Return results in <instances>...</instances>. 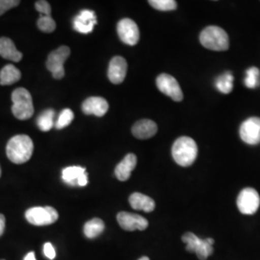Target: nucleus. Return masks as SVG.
<instances>
[{
    "instance_id": "1",
    "label": "nucleus",
    "mask_w": 260,
    "mask_h": 260,
    "mask_svg": "<svg viewBox=\"0 0 260 260\" xmlns=\"http://www.w3.org/2000/svg\"><path fill=\"white\" fill-rule=\"evenodd\" d=\"M34 150V144L27 135H16L10 139L6 153L10 160L15 164H23L31 158Z\"/></svg>"
},
{
    "instance_id": "2",
    "label": "nucleus",
    "mask_w": 260,
    "mask_h": 260,
    "mask_svg": "<svg viewBox=\"0 0 260 260\" xmlns=\"http://www.w3.org/2000/svg\"><path fill=\"white\" fill-rule=\"evenodd\" d=\"M172 154L174 160L179 166L189 167L196 161L198 155V146L192 138L182 136L174 143Z\"/></svg>"
},
{
    "instance_id": "3",
    "label": "nucleus",
    "mask_w": 260,
    "mask_h": 260,
    "mask_svg": "<svg viewBox=\"0 0 260 260\" xmlns=\"http://www.w3.org/2000/svg\"><path fill=\"white\" fill-rule=\"evenodd\" d=\"M201 44L207 49L214 51H224L230 47V39L223 28L207 26L200 35Z\"/></svg>"
},
{
    "instance_id": "4",
    "label": "nucleus",
    "mask_w": 260,
    "mask_h": 260,
    "mask_svg": "<svg viewBox=\"0 0 260 260\" xmlns=\"http://www.w3.org/2000/svg\"><path fill=\"white\" fill-rule=\"evenodd\" d=\"M13 115L21 121L30 119L34 114L33 101L30 93L25 88H18L12 93Z\"/></svg>"
},
{
    "instance_id": "5",
    "label": "nucleus",
    "mask_w": 260,
    "mask_h": 260,
    "mask_svg": "<svg viewBox=\"0 0 260 260\" xmlns=\"http://www.w3.org/2000/svg\"><path fill=\"white\" fill-rule=\"evenodd\" d=\"M182 241L186 244V250L196 252L200 260H205L213 253V238L201 239L194 233H187L182 236Z\"/></svg>"
},
{
    "instance_id": "6",
    "label": "nucleus",
    "mask_w": 260,
    "mask_h": 260,
    "mask_svg": "<svg viewBox=\"0 0 260 260\" xmlns=\"http://www.w3.org/2000/svg\"><path fill=\"white\" fill-rule=\"evenodd\" d=\"M70 55L71 48L67 46H62L50 52L47 57L46 66L55 79H62L65 76L64 64Z\"/></svg>"
},
{
    "instance_id": "7",
    "label": "nucleus",
    "mask_w": 260,
    "mask_h": 260,
    "mask_svg": "<svg viewBox=\"0 0 260 260\" xmlns=\"http://www.w3.org/2000/svg\"><path fill=\"white\" fill-rule=\"evenodd\" d=\"M58 217L57 210L51 206L32 207L25 212V218L28 222L38 226L52 224L58 220Z\"/></svg>"
},
{
    "instance_id": "8",
    "label": "nucleus",
    "mask_w": 260,
    "mask_h": 260,
    "mask_svg": "<svg viewBox=\"0 0 260 260\" xmlns=\"http://www.w3.org/2000/svg\"><path fill=\"white\" fill-rule=\"evenodd\" d=\"M259 205V194L253 188L243 189L237 198V207L242 214L252 215L258 210Z\"/></svg>"
},
{
    "instance_id": "9",
    "label": "nucleus",
    "mask_w": 260,
    "mask_h": 260,
    "mask_svg": "<svg viewBox=\"0 0 260 260\" xmlns=\"http://www.w3.org/2000/svg\"><path fill=\"white\" fill-rule=\"evenodd\" d=\"M156 85L159 91L171 98L175 102L183 100V93L177 79L168 74H162L156 78Z\"/></svg>"
},
{
    "instance_id": "10",
    "label": "nucleus",
    "mask_w": 260,
    "mask_h": 260,
    "mask_svg": "<svg viewBox=\"0 0 260 260\" xmlns=\"http://www.w3.org/2000/svg\"><path fill=\"white\" fill-rule=\"evenodd\" d=\"M118 35L121 42L128 46H135L139 42V28L136 22L130 19H122L117 25Z\"/></svg>"
},
{
    "instance_id": "11",
    "label": "nucleus",
    "mask_w": 260,
    "mask_h": 260,
    "mask_svg": "<svg viewBox=\"0 0 260 260\" xmlns=\"http://www.w3.org/2000/svg\"><path fill=\"white\" fill-rule=\"evenodd\" d=\"M241 139L248 145H258L260 143V118H249L240 126Z\"/></svg>"
},
{
    "instance_id": "12",
    "label": "nucleus",
    "mask_w": 260,
    "mask_h": 260,
    "mask_svg": "<svg viewBox=\"0 0 260 260\" xmlns=\"http://www.w3.org/2000/svg\"><path fill=\"white\" fill-rule=\"evenodd\" d=\"M118 223L121 229L127 232L134 231H145L149 226V222L146 218L140 216L138 214L129 212H120L117 216Z\"/></svg>"
},
{
    "instance_id": "13",
    "label": "nucleus",
    "mask_w": 260,
    "mask_h": 260,
    "mask_svg": "<svg viewBox=\"0 0 260 260\" xmlns=\"http://www.w3.org/2000/svg\"><path fill=\"white\" fill-rule=\"evenodd\" d=\"M62 179L71 186H84L88 184V175L86 169L80 166L67 167L62 171Z\"/></svg>"
},
{
    "instance_id": "14",
    "label": "nucleus",
    "mask_w": 260,
    "mask_h": 260,
    "mask_svg": "<svg viewBox=\"0 0 260 260\" xmlns=\"http://www.w3.org/2000/svg\"><path fill=\"white\" fill-rule=\"evenodd\" d=\"M127 73V62L121 56H115L112 58L108 68V78L113 84L123 82Z\"/></svg>"
},
{
    "instance_id": "15",
    "label": "nucleus",
    "mask_w": 260,
    "mask_h": 260,
    "mask_svg": "<svg viewBox=\"0 0 260 260\" xmlns=\"http://www.w3.org/2000/svg\"><path fill=\"white\" fill-rule=\"evenodd\" d=\"M98 23L96 16L93 11L83 10L74 19V28L81 34H89Z\"/></svg>"
},
{
    "instance_id": "16",
    "label": "nucleus",
    "mask_w": 260,
    "mask_h": 260,
    "mask_svg": "<svg viewBox=\"0 0 260 260\" xmlns=\"http://www.w3.org/2000/svg\"><path fill=\"white\" fill-rule=\"evenodd\" d=\"M109 109L107 101L101 96H91L87 99L82 104V111L86 115H94L96 117H103Z\"/></svg>"
},
{
    "instance_id": "17",
    "label": "nucleus",
    "mask_w": 260,
    "mask_h": 260,
    "mask_svg": "<svg viewBox=\"0 0 260 260\" xmlns=\"http://www.w3.org/2000/svg\"><path fill=\"white\" fill-rule=\"evenodd\" d=\"M131 131L137 139H149L156 134L157 124L151 120L144 119L135 122Z\"/></svg>"
},
{
    "instance_id": "18",
    "label": "nucleus",
    "mask_w": 260,
    "mask_h": 260,
    "mask_svg": "<svg viewBox=\"0 0 260 260\" xmlns=\"http://www.w3.org/2000/svg\"><path fill=\"white\" fill-rule=\"evenodd\" d=\"M136 165H137L136 155L133 153H128L115 169L116 177L120 181H126L131 176V172L135 169Z\"/></svg>"
},
{
    "instance_id": "19",
    "label": "nucleus",
    "mask_w": 260,
    "mask_h": 260,
    "mask_svg": "<svg viewBox=\"0 0 260 260\" xmlns=\"http://www.w3.org/2000/svg\"><path fill=\"white\" fill-rule=\"evenodd\" d=\"M0 56L13 62H19L22 59V53L19 52L9 38H0Z\"/></svg>"
},
{
    "instance_id": "20",
    "label": "nucleus",
    "mask_w": 260,
    "mask_h": 260,
    "mask_svg": "<svg viewBox=\"0 0 260 260\" xmlns=\"http://www.w3.org/2000/svg\"><path fill=\"white\" fill-rule=\"evenodd\" d=\"M129 204L135 210H142L145 212H151L155 208L154 201L149 196L141 193H133L129 197Z\"/></svg>"
},
{
    "instance_id": "21",
    "label": "nucleus",
    "mask_w": 260,
    "mask_h": 260,
    "mask_svg": "<svg viewBox=\"0 0 260 260\" xmlns=\"http://www.w3.org/2000/svg\"><path fill=\"white\" fill-rule=\"evenodd\" d=\"M21 77L19 69L14 65H6L0 71V84L3 86L18 82Z\"/></svg>"
},
{
    "instance_id": "22",
    "label": "nucleus",
    "mask_w": 260,
    "mask_h": 260,
    "mask_svg": "<svg viewBox=\"0 0 260 260\" xmlns=\"http://www.w3.org/2000/svg\"><path fill=\"white\" fill-rule=\"evenodd\" d=\"M104 228H105V225H104L103 220H101L99 218H94L85 223L84 234L86 237H88L90 239L95 238L103 233Z\"/></svg>"
},
{
    "instance_id": "23",
    "label": "nucleus",
    "mask_w": 260,
    "mask_h": 260,
    "mask_svg": "<svg viewBox=\"0 0 260 260\" xmlns=\"http://www.w3.org/2000/svg\"><path fill=\"white\" fill-rule=\"evenodd\" d=\"M55 112L53 109H47L37 119L38 127L42 131H49L54 125Z\"/></svg>"
},
{
    "instance_id": "24",
    "label": "nucleus",
    "mask_w": 260,
    "mask_h": 260,
    "mask_svg": "<svg viewBox=\"0 0 260 260\" xmlns=\"http://www.w3.org/2000/svg\"><path fill=\"white\" fill-rule=\"evenodd\" d=\"M215 86L221 93H230L233 89V75L231 72H226L220 75L215 82Z\"/></svg>"
},
{
    "instance_id": "25",
    "label": "nucleus",
    "mask_w": 260,
    "mask_h": 260,
    "mask_svg": "<svg viewBox=\"0 0 260 260\" xmlns=\"http://www.w3.org/2000/svg\"><path fill=\"white\" fill-rule=\"evenodd\" d=\"M244 83L249 89L257 88L260 85L259 70L255 67H251L250 69H248L246 72V77H245Z\"/></svg>"
},
{
    "instance_id": "26",
    "label": "nucleus",
    "mask_w": 260,
    "mask_h": 260,
    "mask_svg": "<svg viewBox=\"0 0 260 260\" xmlns=\"http://www.w3.org/2000/svg\"><path fill=\"white\" fill-rule=\"evenodd\" d=\"M75 118V114L71 109H64L63 111L60 113L58 120L56 121L55 127L57 129H63L67 127L68 125H70L72 123V121H74Z\"/></svg>"
},
{
    "instance_id": "27",
    "label": "nucleus",
    "mask_w": 260,
    "mask_h": 260,
    "mask_svg": "<svg viewBox=\"0 0 260 260\" xmlns=\"http://www.w3.org/2000/svg\"><path fill=\"white\" fill-rule=\"evenodd\" d=\"M38 27L45 33H52L56 29V22L51 16H41L38 19Z\"/></svg>"
},
{
    "instance_id": "28",
    "label": "nucleus",
    "mask_w": 260,
    "mask_h": 260,
    "mask_svg": "<svg viewBox=\"0 0 260 260\" xmlns=\"http://www.w3.org/2000/svg\"><path fill=\"white\" fill-rule=\"evenodd\" d=\"M149 4L159 11H174L177 9V3L175 0H149Z\"/></svg>"
},
{
    "instance_id": "29",
    "label": "nucleus",
    "mask_w": 260,
    "mask_h": 260,
    "mask_svg": "<svg viewBox=\"0 0 260 260\" xmlns=\"http://www.w3.org/2000/svg\"><path fill=\"white\" fill-rule=\"evenodd\" d=\"M19 0H0V16H2L8 10L19 6Z\"/></svg>"
},
{
    "instance_id": "30",
    "label": "nucleus",
    "mask_w": 260,
    "mask_h": 260,
    "mask_svg": "<svg viewBox=\"0 0 260 260\" xmlns=\"http://www.w3.org/2000/svg\"><path fill=\"white\" fill-rule=\"evenodd\" d=\"M35 8L43 16H51V7L49 3L45 0H39L35 3Z\"/></svg>"
},
{
    "instance_id": "31",
    "label": "nucleus",
    "mask_w": 260,
    "mask_h": 260,
    "mask_svg": "<svg viewBox=\"0 0 260 260\" xmlns=\"http://www.w3.org/2000/svg\"><path fill=\"white\" fill-rule=\"evenodd\" d=\"M44 253L48 259L53 260L55 258L56 251L53 245L51 243H46L44 245Z\"/></svg>"
},
{
    "instance_id": "32",
    "label": "nucleus",
    "mask_w": 260,
    "mask_h": 260,
    "mask_svg": "<svg viewBox=\"0 0 260 260\" xmlns=\"http://www.w3.org/2000/svg\"><path fill=\"white\" fill-rule=\"evenodd\" d=\"M5 231V217L4 215L0 214V236L4 233Z\"/></svg>"
},
{
    "instance_id": "33",
    "label": "nucleus",
    "mask_w": 260,
    "mask_h": 260,
    "mask_svg": "<svg viewBox=\"0 0 260 260\" xmlns=\"http://www.w3.org/2000/svg\"><path fill=\"white\" fill-rule=\"evenodd\" d=\"M23 260H36V257H35V253H34L33 251H30L29 253L26 254V256L24 257V259Z\"/></svg>"
},
{
    "instance_id": "34",
    "label": "nucleus",
    "mask_w": 260,
    "mask_h": 260,
    "mask_svg": "<svg viewBox=\"0 0 260 260\" xmlns=\"http://www.w3.org/2000/svg\"><path fill=\"white\" fill-rule=\"evenodd\" d=\"M139 260H149V258L148 256H143V257H141Z\"/></svg>"
},
{
    "instance_id": "35",
    "label": "nucleus",
    "mask_w": 260,
    "mask_h": 260,
    "mask_svg": "<svg viewBox=\"0 0 260 260\" xmlns=\"http://www.w3.org/2000/svg\"><path fill=\"white\" fill-rule=\"evenodd\" d=\"M0 177H1V168H0Z\"/></svg>"
}]
</instances>
